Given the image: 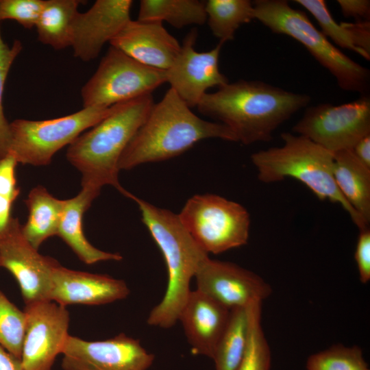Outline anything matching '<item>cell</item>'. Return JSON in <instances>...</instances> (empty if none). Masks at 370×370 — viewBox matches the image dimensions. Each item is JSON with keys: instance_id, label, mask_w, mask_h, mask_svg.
<instances>
[{"instance_id": "obj_19", "label": "cell", "mask_w": 370, "mask_h": 370, "mask_svg": "<svg viewBox=\"0 0 370 370\" xmlns=\"http://www.w3.org/2000/svg\"><path fill=\"white\" fill-rule=\"evenodd\" d=\"M230 310L198 291H191L178 317L194 354L212 359L223 334Z\"/></svg>"}, {"instance_id": "obj_35", "label": "cell", "mask_w": 370, "mask_h": 370, "mask_svg": "<svg viewBox=\"0 0 370 370\" xmlns=\"http://www.w3.org/2000/svg\"><path fill=\"white\" fill-rule=\"evenodd\" d=\"M349 30L354 45L360 56L370 60V23L369 21H358L356 23L344 22Z\"/></svg>"}, {"instance_id": "obj_26", "label": "cell", "mask_w": 370, "mask_h": 370, "mask_svg": "<svg viewBox=\"0 0 370 370\" xmlns=\"http://www.w3.org/2000/svg\"><path fill=\"white\" fill-rule=\"evenodd\" d=\"M205 10L210 31L223 43L234 40L239 27L254 19L249 0H208Z\"/></svg>"}, {"instance_id": "obj_39", "label": "cell", "mask_w": 370, "mask_h": 370, "mask_svg": "<svg viewBox=\"0 0 370 370\" xmlns=\"http://www.w3.org/2000/svg\"><path fill=\"white\" fill-rule=\"evenodd\" d=\"M14 201L0 196V231L3 230L12 217L11 214Z\"/></svg>"}, {"instance_id": "obj_4", "label": "cell", "mask_w": 370, "mask_h": 370, "mask_svg": "<svg viewBox=\"0 0 370 370\" xmlns=\"http://www.w3.org/2000/svg\"><path fill=\"white\" fill-rule=\"evenodd\" d=\"M128 198L140 210L141 220L160 249L166 262L168 282L161 301L149 312L147 323L163 329L178 321L190 292V284L202 261L208 256L182 224L178 214L156 207L131 193Z\"/></svg>"}, {"instance_id": "obj_33", "label": "cell", "mask_w": 370, "mask_h": 370, "mask_svg": "<svg viewBox=\"0 0 370 370\" xmlns=\"http://www.w3.org/2000/svg\"><path fill=\"white\" fill-rule=\"evenodd\" d=\"M16 158L10 153L0 159V196L15 201L21 193L17 185Z\"/></svg>"}, {"instance_id": "obj_18", "label": "cell", "mask_w": 370, "mask_h": 370, "mask_svg": "<svg viewBox=\"0 0 370 370\" xmlns=\"http://www.w3.org/2000/svg\"><path fill=\"white\" fill-rule=\"evenodd\" d=\"M110 44L145 65L165 71L171 66L181 49L178 40L162 22L132 19Z\"/></svg>"}, {"instance_id": "obj_8", "label": "cell", "mask_w": 370, "mask_h": 370, "mask_svg": "<svg viewBox=\"0 0 370 370\" xmlns=\"http://www.w3.org/2000/svg\"><path fill=\"white\" fill-rule=\"evenodd\" d=\"M178 217L208 254H221L247 243L251 223L248 211L241 204L220 195L191 197Z\"/></svg>"}, {"instance_id": "obj_22", "label": "cell", "mask_w": 370, "mask_h": 370, "mask_svg": "<svg viewBox=\"0 0 370 370\" xmlns=\"http://www.w3.org/2000/svg\"><path fill=\"white\" fill-rule=\"evenodd\" d=\"M28 210L22 232L36 249L48 238L57 236L66 199L53 197L46 188L38 185L32 188L24 201Z\"/></svg>"}, {"instance_id": "obj_13", "label": "cell", "mask_w": 370, "mask_h": 370, "mask_svg": "<svg viewBox=\"0 0 370 370\" xmlns=\"http://www.w3.org/2000/svg\"><path fill=\"white\" fill-rule=\"evenodd\" d=\"M26 326L21 360L24 370H51L69 336L70 316L53 301L25 305Z\"/></svg>"}, {"instance_id": "obj_37", "label": "cell", "mask_w": 370, "mask_h": 370, "mask_svg": "<svg viewBox=\"0 0 370 370\" xmlns=\"http://www.w3.org/2000/svg\"><path fill=\"white\" fill-rule=\"evenodd\" d=\"M352 150L363 164L370 168V134L358 141Z\"/></svg>"}, {"instance_id": "obj_38", "label": "cell", "mask_w": 370, "mask_h": 370, "mask_svg": "<svg viewBox=\"0 0 370 370\" xmlns=\"http://www.w3.org/2000/svg\"><path fill=\"white\" fill-rule=\"evenodd\" d=\"M0 370H24L20 358L0 345Z\"/></svg>"}, {"instance_id": "obj_16", "label": "cell", "mask_w": 370, "mask_h": 370, "mask_svg": "<svg viewBox=\"0 0 370 370\" xmlns=\"http://www.w3.org/2000/svg\"><path fill=\"white\" fill-rule=\"evenodd\" d=\"M132 3L131 0H97L86 12H78L71 31L74 56L84 62L95 59L131 20Z\"/></svg>"}, {"instance_id": "obj_36", "label": "cell", "mask_w": 370, "mask_h": 370, "mask_svg": "<svg viewBox=\"0 0 370 370\" xmlns=\"http://www.w3.org/2000/svg\"><path fill=\"white\" fill-rule=\"evenodd\" d=\"M337 3L345 17L369 20L370 1L369 0H338Z\"/></svg>"}, {"instance_id": "obj_10", "label": "cell", "mask_w": 370, "mask_h": 370, "mask_svg": "<svg viewBox=\"0 0 370 370\" xmlns=\"http://www.w3.org/2000/svg\"><path fill=\"white\" fill-rule=\"evenodd\" d=\"M292 131L334 153L352 149L364 136L370 134V97L338 106L320 103L306 108Z\"/></svg>"}, {"instance_id": "obj_2", "label": "cell", "mask_w": 370, "mask_h": 370, "mask_svg": "<svg viewBox=\"0 0 370 370\" xmlns=\"http://www.w3.org/2000/svg\"><path fill=\"white\" fill-rule=\"evenodd\" d=\"M237 142L225 125L201 119L169 88L154 103L147 119L132 138L119 161V170L175 158L206 138Z\"/></svg>"}, {"instance_id": "obj_21", "label": "cell", "mask_w": 370, "mask_h": 370, "mask_svg": "<svg viewBox=\"0 0 370 370\" xmlns=\"http://www.w3.org/2000/svg\"><path fill=\"white\" fill-rule=\"evenodd\" d=\"M334 177L341 193L369 225L370 168L363 164L352 149L333 153Z\"/></svg>"}, {"instance_id": "obj_7", "label": "cell", "mask_w": 370, "mask_h": 370, "mask_svg": "<svg viewBox=\"0 0 370 370\" xmlns=\"http://www.w3.org/2000/svg\"><path fill=\"white\" fill-rule=\"evenodd\" d=\"M113 107L83 108L69 115L47 120L15 119L10 123L9 153L22 164L48 165L56 153L103 120Z\"/></svg>"}, {"instance_id": "obj_32", "label": "cell", "mask_w": 370, "mask_h": 370, "mask_svg": "<svg viewBox=\"0 0 370 370\" xmlns=\"http://www.w3.org/2000/svg\"><path fill=\"white\" fill-rule=\"evenodd\" d=\"M45 0H0V21L14 20L30 29L35 25Z\"/></svg>"}, {"instance_id": "obj_29", "label": "cell", "mask_w": 370, "mask_h": 370, "mask_svg": "<svg viewBox=\"0 0 370 370\" xmlns=\"http://www.w3.org/2000/svg\"><path fill=\"white\" fill-rule=\"evenodd\" d=\"M306 370H369L358 346L336 345L308 357Z\"/></svg>"}, {"instance_id": "obj_17", "label": "cell", "mask_w": 370, "mask_h": 370, "mask_svg": "<svg viewBox=\"0 0 370 370\" xmlns=\"http://www.w3.org/2000/svg\"><path fill=\"white\" fill-rule=\"evenodd\" d=\"M130 288L123 280L75 271L58 264L53 270L50 300L70 304L103 305L125 299Z\"/></svg>"}, {"instance_id": "obj_20", "label": "cell", "mask_w": 370, "mask_h": 370, "mask_svg": "<svg viewBox=\"0 0 370 370\" xmlns=\"http://www.w3.org/2000/svg\"><path fill=\"white\" fill-rule=\"evenodd\" d=\"M99 193L82 188L76 196L66 199L57 234L86 264L106 260L119 261L123 258L118 253L107 252L96 248L89 243L84 233V214Z\"/></svg>"}, {"instance_id": "obj_9", "label": "cell", "mask_w": 370, "mask_h": 370, "mask_svg": "<svg viewBox=\"0 0 370 370\" xmlns=\"http://www.w3.org/2000/svg\"><path fill=\"white\" fill-rule=\"evenodd\" d=\"M165 82V70L145 65L110 46L82 88L83 108H109L151 94Z\"/></svg>"}, {"instance_id": "obj_40", "label": "cell", "mask_w": 370, "mask_h": 370, "mask_svg": "<svg viewBox=\"0 0 370 370\" xmlns=\"http://www.w3.org/2000/svg\"><path fill=\"white\" fill-rule=\"evenodd\" d=\"M0 268H1V267H0Z\"/></svg>"}, {"instance_id": "obj_3", "label": "cell", "mask_w": 370, "mask_h": 370, "mask_svg": "<svg viewBox=\"0 0 370 370\" xmlns=\"http://www.w3.org/2000/svg\"><path fill=\"white\" fill-rule=\"evenodd\" d=\"M154 103L151 93L114 105L110 114L69 145L66 156L82 174V188L100 193L110 185L126 196L119 180V161Z\"/></svg>"}, {"instance_id": "obj_34", "label": "cell", "mask_w": 370, "mask_h": 370, "mask_svg": "<svg viewBox=\"0 0 370 370\" xmlns=\"http://www.w3.org/2000/svg\"><path fill=\"white\" fill-rule=\"evenodd\" d=\"M359 231L354 257L360 280L366 284L370 280V230Z\"/></svg>"}, {"instance_id": "obj_11", "label": "cell", "mask_w": 370, "mask_h": 370, "mask_svg": "<svg viewBox=\"0 0 370 370\" xmlns=\"http://www.w3.org/2000/svg\"><path fill=\"white\" fill-rule=\"evenodd\" d=\"M58 264L56 259L39 254L27 241L17 217H12L0 231V267L16 280L25 305L51 301L52 275Z\"/></svg>"}, {"instance_id": "obj_12", "label": "cell", "mask_w": 370, "mask_h": 370, "mask_svg": "<svg viewBox=\"0 0 370 370\" xmlns=\"http://www.w3.org/2000/svg\"><path fill=\"white\" fill-rule=\"evenodd\" d=\"M61 354L64 370H148L155 359L139 340L124 333L96 341L69 335Z\"/></svg>"}, {"instance_id": "obj_23", "label": "cell", "mask_w": 370, "mask_h": 370, "mask_svg": "<svg viewBox=\"0 0 370 370\" xmlns=\"http://www.w3.org/2000/svg\"><path fill=\"white\" fill-rule=\"evenodd\" d=\"M80 3L79 0H45L35 25L39 41L57 50L71 47L72 25Z\"/></svg>"}, {"instance_id": "obj_5", "label": "cell", "mask_w": 370, "mask_h": 370, "mask_svg": "<svg viewBox=\"0 0 370 370\" xmlns=\"http://www.w3.org/2000/svg\"><path fill=\"white\" fill-rule=\"evenodd\" d=\"M281 138L282 146L260 150L251 156L258 180L264 183L288 177L299 180L320 200L341 205L359 230L369 227L336 186L333 153L301 135L284 132Z\"/></svg>"}, {"instance_id": "obj_31", "label": "cell", "mask_w": 370, "mask_h": 370, "mask_svg": "<svg viewBox=\"0 0 370 370\" xmlns=\"http://www.w3.org/2000/svg\"><path fill=\"white\" fill-rule=\"evenodd\" d=\"M23 48L20 40L10 46L2 39L0 32V159L9 153L11 134L10 123L7 121L3 107V93L10 69Z\"/></svg>"}, {"instance_id": "obj_25", "label": "cell", "mask_w": 370, "mask_h": 370, "mask_svg": "<svg viewBox=\"0 0 370 370\" xmlns=\"http://www.w3.org/2000/svg\"><path fill=\"white\" fill-rule=\"evenodd\" d=\"M247 336V308L231 310L228 324L212 358L216 370L238 369L245 353Z\"/></svg>"}, {"instance_id": "obj_14", "label": "cell", "mask_w": 370, "mask_h": 370, "mask_svg": "<svg viewBox=\"0 0 370 370\" xmlns=\"http://www.w3.org/2000/svg\"><path fill=\"white\" fill-rule=\"evenodd\" d=\"M194 278L198 291L230 310L262 302L272 292L270 285L256 273L209 256L200 264Z\"/></svg>"}, {"instance_id": "obj_24", "label": "cell", "mask_w": 370, "mask_h": 370, "mask_svg": "<svg viewBox=\"0 0 370 370\" xmlns=\"http://www.w3.org/2000/svg\"><path fill=\"white\" fill-rule=\"evenodd\" d=\"M205 2L199 0H142L137 20L166 21L176 28L203 25L207 20Z\"/></svg>"}, {"instance_id": "obj_28", "label": "cell", "mask_w": 370, "mask_h": 370, "mask_svg": "<svg viewBox=\"0 0 370 370\" xmlns=\"http://www.w3.org/2000/svg\"><path fill=\"white\" fill-rule=\"evenodd\" d=\"M26 314L0 290V345L21 359Z\"/></svg>"}, {"instance_id": "obj_1", "label": "cell", "mask_w": 370, "mask_h": 370, "mask_svg": "<svg viewBox=\"0 0 370 370\" xmlns=\"http://www.w3.org/2000/svg\"><path fill=\"white\" fill-rule=\"evenodd\" d=\"M310 97L259 80L239 79L206 93L197 108L227 127L237 141L248 145L269 142L274 131L303 108Z\"/></svg>"}, {"instance_id": "obj_15", "label": "cell", "mask_w": 370, "mask_h": 370, "mask_svg": "<svg viewBox=\"0 0 370 370\" xmlns=\"http://www.w3.org/2000/svg\"><path fill=\"white\" fill-rule=\"evenodd\" d=\"M197 31L188 32L180 51L171 66L166 71V82L190 108L197 107L207 90L221 87L229 82L220 71L219 56L223 42L208 51H197L194 46Z\"/></svg>"}, {"instance_id": "obj_30", "label": "cell", "mask_w": 370, "mask_h": 370, "mask_svg": "<svg viewBox=\"0 0 370 370\" xmlns=\"http://www.w3.org/2000/svg\"><path fill=\"white\" fill-rule=\"evenodd\" d=\"M307 10L316 19L320 26L321 33L332 40L340 47L347 49L359 54L360 52L354 45L350 33L344 22L337 23L332 16L325 1L296 0L294 1Z\"/></svg>"}, {"instance_id": "obj_27", "label": "cell", "mask_w": 370, "mask_h": 370, "mask_svg": "<svg viewBox=\"0 0 370 370\" xmlns=\"http://www.w3.org/2000/svg\"><path fill=\"white\" fill-rule=\"evenodd\" d=\"M262 304L256 301L247 306L248 336L245 353L238 370H269L270 347L261 323Z\"/></svg>"}, {"instance_id": "obj_6", "label": "cell", "mask_w": 370, "mask_h": 370, "mask_svg": "<svg viewBox=\"0 0 370 370\" xmlns=\"http://www.w3.org/2000/svg\"><path fill=\"white\" fill-rule=\"evenodd\" d=\"M252 3L254 18L272 32L300 42L335 77L342 90L367 95L369 70L335 47L305 12L292 8L285 0H256Z\"/></svg>"}]
</instances>
